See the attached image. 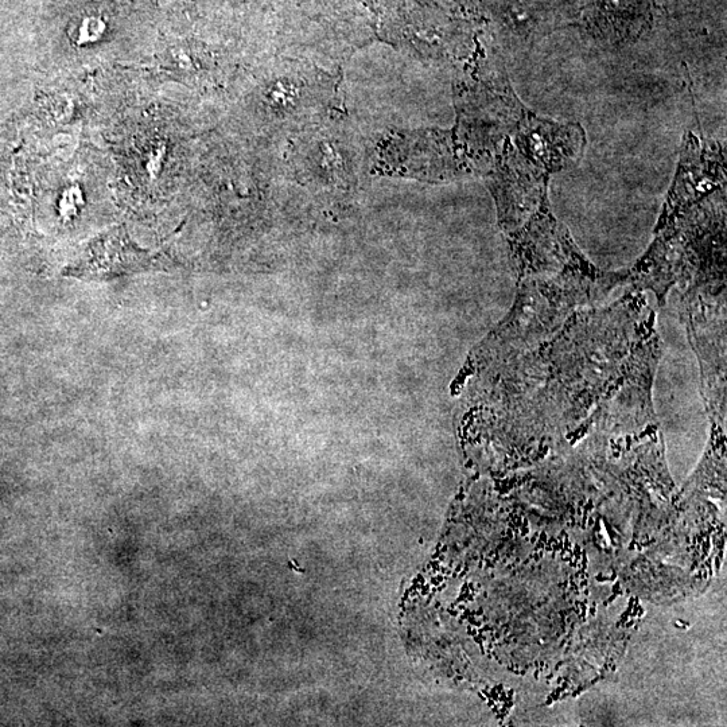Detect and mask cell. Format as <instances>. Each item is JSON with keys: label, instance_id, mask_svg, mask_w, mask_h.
<instances>
[{"label": "cell", "instance_id": "obj_1", "mask_svg": "<svg viewBox=\"0 0 727 727\" xmlns=\"http://www.w3.org/2000/svg\"><path fill=\"white\" fill-rule=\"evenodd\" d=\"M338 79L305 60L286 58L272 68L259 93V110L286 134H299L332 118Z\"/></svg>", "mask_w": 727, "mask_h": 727}, {"label": "cell", "instance_id": "obj_2", "mask_svg": "<svg viewBox=\"0 0 727 727\" xmlns=\"http://www.w3.org/2000/svg\"><path fill=\"white\" fill-rule=\"evenodd\" d=\"M290 165L299 178L329 188H348L361 170L359 145L332 118L299 132Z\"/></svg>", "mask_w": 727, "mask_h": 727}, {"label": "cell", "instance_id": "obj_3", "mask_svg": "<svg viewBox=\"0 0 727 727\" xmlns=\"http://www.w3.org/2000/svg\"><path fill=\"white\" fill-rule=\"evenodd\" d=\"M159 256L143 250L128 236L126 228H112L89 241L75 262L69 264L64 275L85 281L107 282L155 270Z\"/></svg>", "mask_w": 727, "mask_h": 727}, {"label": "cell", "instance_id": "obj_4", "mask_svg": "<svg viewBox=\"0 0 727 727\" xmlns=\"http://www.w3.org/2000/svg\"><path fill=\"white\" fill-rule=\"evenodd\" d=\"M162 58L166 69L185 77L196 76L204 68V56L190 42H176L167 46Z\"/></svg>", "mask_w": 727, "mask_h": 727}, {"label": "cell", "instance_id": "obj_5", "mask_svg": "<svg viewBox=\"0 0 727 727\" xmlns=\"http://www.w3.org/2000/svg\"><path fill=\"white\" fill-rule=\"evenodd\" d=\"M104 23L97 21L95 18L84 19L80 23V29L77 31V42L79 45L87 44V42L96 41L97 38L103 36Z\"/></svg>", "mask_w": 727, "mask_h": 727}]
</instances>
